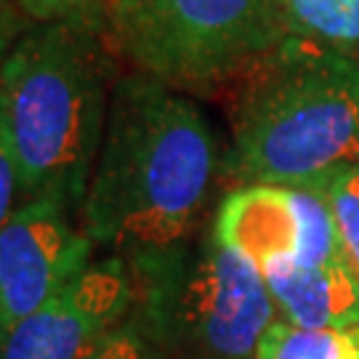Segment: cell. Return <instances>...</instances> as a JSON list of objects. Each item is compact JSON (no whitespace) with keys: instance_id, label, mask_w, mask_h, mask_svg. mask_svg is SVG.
<instances>
[{"instance_id":"cell-1","label":"cell","mask_w":359,"mask_h":359,"mask_svg":"<svg viewBox=\"0 0 359 359\" xmlns=\"http://www.w3.org/2000/svg\"><path fill=\"white\" fill-rule=\"evenodd\" d=\"M216 136L187 96L149 75L117 80L80 229L126 261L200 231L216 179Z\"/></svg>"},{"instance_id":"cell-2","label":"cell","mask_w":359,"mask_h":359,"mask_svg":"<svg viewBox=\"0 0 359 359\" xmlns=\"http://www.w3.org/2000/svg\"><path fill=\"white\" fill-rule=\"evenodd\" d=\"M107 59L75 16L19 38L0 65V115L22 173V197L80 216L104 142Z\"/></svg>"},{"instance_id":"cell-3","label":"cell","mask_w":359,"mask_h":359,"mask_svg":"<svg viewBox=\"0 0 359 359\" xmlns=\"http://www.w3.org/2000/svg\"><path fill=\"white\" fill-rule=\"evenodd\" d=\"M253 69L231 120L234 179L320 189L359 163L354 56L287 35Z\"/></svg>"},{"instance_id":"cell-4","label":"cell","mask_w":359,"mask_h":359,"mask_svg":"<svg viewBox=\"0 0 359 359\" xmlns=\"http://www.w3.org/2000/svg\"><path fill=\"white\" fill-rule=\"evenodd\" d=\"M130 317L165 359H256L274 322L261 271L210 229L128 258Z\"/></svg>"},{"instance_id":"cell-5","label":"cell","mask_w":359,"mask_h":359,"mask_svg":"<svg viewBox=\"0 0 359 359\" xmlns=\"http://www.w3.org/2000/svg\"><path fill=\"white\" fill-rule=\"evenodd\" d=\"M123 53L170 88H205L258 65L285 38L280 0H123Z\"/></svg>"},{"instance_id":"cell-6","label":"cell","mask_w":359,"mask_h":359,"mask_svg":"<svg viewBox=\"0 0 359 359\" xmlns=\"http://www.w3.org/2000/svg\"><path fill=\"white\" fill-rule=\"evenodd\" d=\"M213 231L258 271L277 264L346 261L333 213L320 189L245 184L221 203Z\"/></svg>"},{"instance_id":"cell-7","label":"cell","mask_w":359,"mask_h":359,"mask_svg":"<svg viewBox=\"0 0 359 359\" xmlns=\"http://www.w3.org/2000/svg\"><path fill=\"white\" fill-rule=\"evenodd\" d=\"M93 243L56 200H25L0 226V338L90 266Z\"/></svg>"},{"instance_id":"cell-8","label":"cell","mask_w":359,"mask_h":359,"mask_svg":"<svg viewBox=\"0 0 359 359\" xmlns=\"http://www.w3.org/2000/svg\"><path fill=\"white\" fill-rule=\"evenodd\" d=\"M133 309L128 261L109 256L90 264L0 338V359H88Z\"/></svg>"},{"instance_id":"cell-9","label":"cell","mask_w":359,"mask_h":359,"mask_svg":"<svg viewBox=\"0 0 359 359\" xmlns=\"http://www.w3.org/2000/svg\"><path fill=\"white\" fill-rule=\"evenodd\" d=\"M277 311L293 327L333 330L359 325V277L346 261L277 264L261 271Z\"/></svg>"},{"instance_id":"cell-10","label":"cell","mask_w":359,"mask_h":359,"mask_svg":"<svg viewBox=\"0 0 359 359\" xmlns=\"http://www.w3.org/2000/svg\"><path fill=\"white\" fill-rule=\"evenodd\" d=\"M287 35L354 56L359 51V0H280Z\"/></svg>"},{"instance_id":"cell-11","label":"cell","mask_w":359,"mask_h":359,"mask_svg":"<svg viewBox=\"0 0 359 359\" xmlns=\"http://www.w3.org/2000/svg\"><path fill=\"white\" fill-rule=\"evenodd\" d=\"M256 359H359V325L304 330L274 320L258 344Z\"/></svg>"},{"instance_id":"cell-12","label":"cell","mask_w":359,"mask_h":359,"mask_svg":"<svg viewBox=\"0 0 359 359\" xmlns=\"http://www.w3.org/2000/svg\"><path fill=\"white\" fill-rule=\"evenodd\" d=\"M333 213L344 258L359 277V163L341 168L320 187Z\"/></svg>"},{"instance_id":"cell-13","label":"cell","mask_w":359,"mask_h":359,"mask_svg":"<svg viewBox=\"0 0 359 359\" xmlns=\"http://www.w3.org/2000/svg\"><path fill=\"white\" fill-rule=\"evenodd\" d=\"M88 359H165V354L128 314V320L107 335Z\"/></svg>"},{"instance_id":"cell-14","label":"cell","mask_w":359,"mask_h":359,"mask_svg":"<svg viewBox=\"0 0 359 359\" xmlns=\"http://www.w3.org/2000/svg\"><path fill=\"white\" fill-rule=\"evenodd\" d=\"M19 194H22V173H19V163H16L3 115H0V226L13 216Z\"/></svg>"},{"instance_id":"cell-15","label":"cell","mask_w":359,"mask_h":359,"mask_svg":"<svg viewBox=\"0 0 359 359\" xmlns=\"http://www.w3.org/2000/svg\"><path fill=\"white\" fill-rule=\"evenodd\" d=\"M32 19L40 22H59V19H69L77 11H83L90 0H16Z\"/></svg>"},{"instance_id":"cell-16","label":"cell","mask_w":359,"mask_h":359,"mask_svg":"<svg viewBox=\"0 0 359 359\" xmlns=\"http://www.w3.org/2000/svg\"><path fill=\"white\" fill-rule=\"evenodd\" d=\"M11 38H13V19H11V13L0 6V65H3L6 53L11 51V46H13Z\"/></svg>"}]
</instances>
